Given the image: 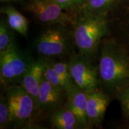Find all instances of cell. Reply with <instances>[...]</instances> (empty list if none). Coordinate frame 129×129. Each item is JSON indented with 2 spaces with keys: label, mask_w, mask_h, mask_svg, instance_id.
I'll return each instance as SVG.
<instances>
[{
  "label": "cell",
  "mask_w": 129,
  "mask_h": 129,
  "mask_svg": "<svg viewBox=\"0 0 129 129\" xmlns=\"http://www.w3.org/2000/svg\"><path fill=\"white\" fill-rule=\"evenodd\" d=\"M51 62H52L50 61L47 67L45 69V71L44 72V78L52 85L57 87L62 88L66 91L65 85L59 75V74L57 73V72L53 68Z\"/></svg>",
  "instance_id": "e0dca14e"
},
{
  "label": "cell",
  "mask_w": 129,
  "mask_h": 129,
  "mask_svg": "<svg viewBox=\"0 0 129 129\" xmlns=\"http://www.w3.org/2000/svg\"><path fill=\"white\" fill-rule=\"evenodd\" d=\"M118 98L124 114L129 117V86H125L118 91Z\"/></svg>",
  "instance_id": "ffe728a7"
},
{
  "label": "cell",
  "mask_w": 129,
  "mask_h": 129,
  "mask_svg": "<svg viewBox=\"0 0 129 129\" xmlns=\"http://www.w3.org/2000/svg\"><path fill=\"white\" fill-rule=\"evenodd\" d=\"M66 12L79 10L80 12L87 0H53Z\"/></svg>",
  "instance_id": "d6986e66"
},
{
  "label": "cell",
  "mask_w": 129,
  "mask_h": 129,
  "mask_svg": "<svg viewBox=\"0 0 129 129\" xmlns=\"http://www.w3.org/2000/svg\"><path fill=\"white\" fill-rule=\"evenodd\" d=\"M1 13L6 16L7 23L13 30L23 37L28 35V20L18 10L11 6H6L1 8Z\"/></svg>",
  "instance_id": "4fadbf2b"
},
{
  "label": "cell",
  "mask_w": 129,
  "mask_h": 129,
  "mask_svg": "<svg viewBox=\"0 0 129 129\" xmlns=\"http://www.w3.org/2000/svg\"><path fill=\"white\" fill-rule=\"evenodd\" d=\"M68 63L74 83L77 87L87 92L98 89V68L93 65L90 57L78 53L72 54Z\"/></svg>",
  "instance_id": "8992f818"
},
{
  "label": "cell",
  "mask_w": 129,
  "mask_h": 129,
  "mask_svg": "<svg viewBox=\"0 0 129 129\" xmlns=\"http://www.w3.org/2000/svg\"><path fill=\"white\" fill-rule=\"evenodd\" d=\"M67 25L50 26L35 40V50L41 57L51 58L67 55L75 45L72 30Z\"/></svg>",
  "instance_id": "3957f363"
},
{
  "label": "cell",
  "mask_w": 129,
  "mask_h": 129,
  "mask_svg": "<svg viewBox=\"0 0 129 129\" xmlns=\"http://www.w3.org/2000/svg\"><path fill=\"white\" fill-rule=\"evenodd\" d=\"M9 108L10 126L26 125L36 111L35 102L20 84L13 85L5 89Z\"/></svg>",
  "instance_id": "5b68a950"
},
{
  "label": "cell",
  "mask_w": 129,
  "mask_h": 129,
  "mask_svg": "<svg viewBox=\"0 0 129 129\" xmlns=\"http://www.w3.org/2000/svg\"><path fill=\"white\" fill-rule=\"evenodd\" d=\"M99 83L107 90L118 92L129 80V59L113 42L102 46L98 67Z\"/></svg>",
  "instance_id": "6da1fadb"
},
{
  "label": "cell",
  "mask_w": 129,
  "mask_h": 129,
  "mask_svg": "<svg viewBox=\"0 0 129 129\" xmlns=\"http://www.w3.org/2000/svg\"><path fill=\"white\" fill-rule=\"evenodd\" d=\"M16 44L13 30L4 20L0 23V53Z\"/></svg>",
  "instance_id": "9a60e30c"
},
{
  "label": "cell",
  "mask_w": 129,
  "mask_h": 129,
  "mask_svg": "<svg viewBox=\"0 0 129 129\" xmlns=\"http://www.w3.org/2000/svg\"><path fill=\"white\" fill-rule=\"evenodd\" d=\"M109 103L108 96L98 89L87 92V117L88 128L100 125Z\"/></svg>",
  "instance_id": "8fae6325"
},
{
  "label": "cell",
  "mask_w": 129,
  "mask_h": 129,
  "mask_svg": "<svg viewBox=\"0 0 129 129\" xmlns=\"http://www.w3.org/2000/svg\"><path fill=\"white\" fill-rule=\"evenodd\" d=\"M74 20L72 34L79 53L90 59L94 57L102 38L107 34L106 16L94 15L80 11Z\"/></svg>",
  "instance_id": "7a4b0ae2"
},
{
  "label": "cell",
  "mask_w": 129,
  "mask_h": 129,
  "mask_svg": "<svg viewBox=\"0 0 129 129\" xmlns=\"http://www.w3.org/2000/svg\"><path fill=\"white\" fill-rule=\"evenodd\" d=\"M51 63L53 68L64 83L66 87V90H67L69 87L74 84L71 75L70 74V71H69L68 63L57 62H51Z\"/></svg>",
  "instance_id": "2e32d148"
},
{
  "label": "cell",
  "mask_w": 129,
  "mask_h": 129,
  "mask_svg": "<svg viewBox=\"0 0 129 129\" xmlns=\"http://www.w3.org/2000/svg\"><path fill=\"white\" fill-rule=\"evenodd\" d=\"M9 108L7 98L5 94H1L0 98V128L4 129L10 126Z\"/></svg>",
  "instance_id": "ac0fdd59"
},
{
  "label": "cell",
  "mask_w": 129,
  "mask_h": 129,
  "mask_svg": "<svg viewBox=\"0 0 129 129\" xmlns=\"http://www.w3.org/2000/svg\"><path fill=\"white\" fill-rule=\"evenodd\" d=\"M34 60L29 53L22 50L16 44L0 53V80L4 89L20 84Z\"/></svg>",
  "instance_id": "277c9868"
},
{
  "label": "cell",
  "mask_w": 129,
  "mask_h": 129,
  "mask_svg": "<svg viewBox=\"0 0 129 129\" xmlns=\"http://www.w3.org/2000/svg\"><path fill=\"white\" fill-rule=\"evenodd\" d=\"M66 93L65 106L73 112L81 128H89L87 117V92L74 84L68 88Z\"/></svg>",
  "instance_id": "9c48e42d"
},
{
  "label": "cell",
  "mask_w": 129,
  "mask_h": 129,
  "mask_svg": "<svg viewBox=\"0 0 129 129\" xmlns=\"http://www.w3.org/2000/svg\"><path fill=\"white\" fill-rule=\"evenodd\" d=\"M66 98L67 93L63 89L52 85L44 77L40 87L37 111H55L62 106Z\"/></svg>",
  "instance_id": "30bf717a"
},
{
  "label": "cell",
  "mask_w": 129,
  "mask_h": 129,
  "mask_svg": "<svg viewBox=\"0 0 129 129\" xmlns=\"http://www.w3.org/2000/svg\"><path fill=\"white\" fill-rule=\"evenodd\" d=\"M49 122L54 128H81L76 117L65 105L53 111L49 117Z\"/></svg>",
  "instance_id": "7c38bea8"
},
{
  "label": "cell",
  "mask_w": 129,
  "mask_h": 129,
  "mask_svg": "<svg viewBox=\"0 0 129 129\" xmlns=\"http://www.w3.org/2000/svg\"><path fill=\"white\" fill-rule=\"evenodd\" d=\"M26 7L44 25H67L74 22L68 12L53 0H31Z\"/></svg>",
  "instance_id": "52a82bcc"
},
{
  "label": "cell",
  "mask_w": 129,
  "mask_h": 129,
  "mask_svg": "<svg viewBox=\"0 0 129 129\" xmlns=\"http://www.w3.org/2000/svg\"><path fill=\"white\" fill-rule=\"evenodd\" d=\"M49 62L48 58L41 57L35 59L20 83V85L33 98L36 106V111L38 109L40 87L44 78L45 69Z\"/></svg>",
  "instance_id": "ba28073f"
},
{
  "label": "cell",
  "mask_w": 129,
  "mask_h": 129,
  "mask_svg": "<svg viewBox=\"0 0 129 129\" xmlns=\"http://www.w3.org/2000/svg\"><path fill=\"white\" fill-rule=\"evenodd\" d=\"M19 1V0H1V2L2 3H8V2H12V1Z\"/></svg>",
  "instance_id": "44dd1931"
},
{
  "label": "cell",
  "mask_w": 129,
  "mask_h": 129,
  "mask_svg": "<svg viewBox=\"0 0 129 129\" xmlns=\"http://www.w3.org/2000/svg\"><path fill=\"white\" fill-rule=\"evenodd\" d=\"M118 0H87L81 11L98 16H106L108 11L116 4Z\"/></svg>",
  "instance_id": "5bb4252c"
}]
</instances>
